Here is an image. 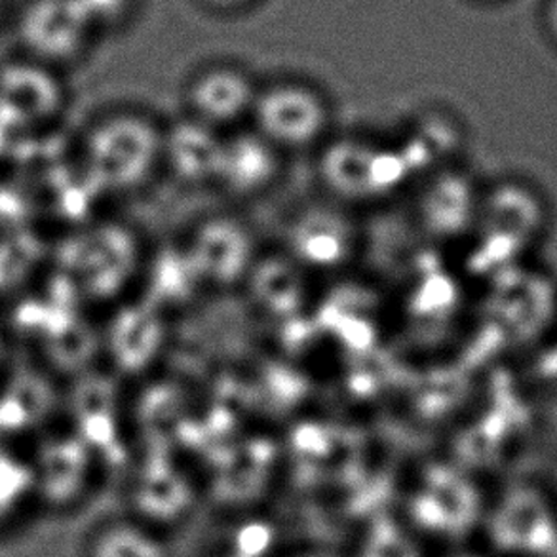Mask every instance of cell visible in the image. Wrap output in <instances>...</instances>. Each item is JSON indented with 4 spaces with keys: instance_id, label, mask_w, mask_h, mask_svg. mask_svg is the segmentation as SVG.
I'll return each instance as SVG.
<instances>
[{
    "instance_id": "obj_5",
    "label": "cell",
    "mask_w": 557,
    "mask_h": 557,
    "mask_svg": "<svg viewBox=\"0 0 557 557\" xmlns=\"http://www.w3.org/2000/svg\"><path fill=\"white\" fill-rule=\"evenodd\" d=\"M206 2H208V4H213V7L231 8L246 4V2H249V0H206Z\"/></svg>"
},
{
    "instance_id": "obj_4",
    "label": "cell",
    "mask_w": 557,
    "mask_h": 557,
    "mask_svg": "<svg viewBox=\"0 0 557 557\" xmlns=\"http://www.w3.org/2000/svg\"><path fill=\"white\" fill-rule=\"evenodd\" d=\"M151 544L124 521H101L84 535L78 557H157Z\"/></svg>"
},
{
    "instance_id": "obj_6",
    "label": "cell",
    "mask_w": 557,
    "mask_h": 557,
    "mask_svg": "<svg viewBox=\"0 0 557 557\" xmlns=\"http://www.w3.org/2000/svg\"><path fill=\"white\" fill-rule=\"evenodd\" d=\"M552 27H554L557 35V0L554 2V7H552Z\"/></svg>"
},
{
    "instance_id": "obj_1",
    "label": "cell",
    "mask_w": 557,
    "mask_h": 557,
    "mask_svg": "<svg viewBox=\"0 0 557 557\" xmlns=\"http://www.w3.org/2000/svg\"><path fill=\"white\" fill-rule=\"evenodd\" d=\"M251 119L264 144L301 151L317 144L330 124V111L318 91L302 84H276L257 94Z\"/></svg>"
},
{
    "instance_id": "obj_3",
    "label": "cell",
    "mask_w": 557,
    "mask_h": 557,
    "mask_svg": "<svg viewBox=\"0 0 557 557\" xmlns=\"http://www.w3.org/2000/svg\"><path fill=\"white\" fill-rule=\"evenodd\" d=\"M491 200L493 225L510 248L529 249L541 242L548 226V210L536 190L523 183H506Z\"/></svg>"
},
{
    "instance_id": "obj_2",
    "label": "cell",
    "mask_w": 557,
    "mask_h": 557,
    "mask_svg": "<svg viewBox=\"0 0 557 557\" xmlns=\"http://www.w3.org/2000/svg\"><path fill=\"white\" fill-rule=\"evenodd\" d=\"M256 86L246 73L233 67H215L196 76L187 91V106L193 122L203 128L236 126L253 113Z\"/></svg>"
}]
</instances>
